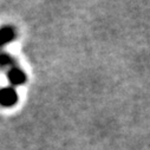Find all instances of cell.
Segmentation results:
<instances>
[{"label":"cell","mask_w":150,"mask_h":150,"mask_svg":"<svg viewBox=\"0 0 150 150\" xmlns=\"http://www.w3.org/2000/svg\"><path fill=\"white\" fill-rule=\"evenodd\" d=\"M18 102V93L13 86L0 89V105L4 108L14 106Z\"/></svg>","instance_id":"obj_2"},{"label":"cell","mask_w":150,"mask_h":150,"mask_svg":"<svg viewBox=\"0 0 150 150\" xmlns=\"http://www.w3.org/2000/svg\"><path fill=\"white\" fill-rule=\"evenodd\" d=\"M17 37L16 28L11 25H5L0 27V47H3L4 45L13 42Z\"/></svg>","instance_id":"obj_3"},{"label":"cell","mask_w":150,"mask_h":150,"mask_svg":"<svg viewBox=\"0 0 150 150\" xmlns=\"http://www.w3.org/2000/svg\"><path fill=\"white\" fill-rule=\"evenodd\" d=\"M7 78L8 82L11 84V86H18V85H23L24 83H26L27 76L23 69L19 67L18 64H14L12 66H10V70L7 72Z\"/></svg>","instance_id":"obj_1"},{"label":"cell","mask_w":150,"mask_h":150,"mask_svg":"<svg viewBox=\"0 0 150 150\" xmlns=\"http://www.w3.org/2000/svg\"><path fill=\"white\" fill-rule=\"evenodd\" d=\"M14 64H17L16 59L13 57H11L8 53H5V52L0 53V66H8L10 67Z\"/></svg>","instance_id":"obj_4"}]
</instances>
